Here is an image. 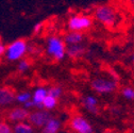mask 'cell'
Here are the masks:
<instances>
[{"instance_id":"25","label":"cell","mask_w":134,"mask_h":133,"mask_svg":"<svg viewBox=\"0 0 134 133\" xmlns=\"http://www.w3.org/2000/svg\"><path fill=\"white\" fill-rule=\"evenodd\" d=\"M128 2H129L132 7H134V0H128Z\"/></svg>"},{"instance_id":"27","label":"cell","mask_w":134,"mask_h":133,"mask_svg":"<svg viewBox=\"0 0 134 133\" xmlns=\"http://www.w3.org/2000/svg\"><path fill=\"white\" fill-rule=\"evenodd\" d=\"M104 133H112V132H110V131H107V132H104Z\"/></svg>"},{"instance_id":"22","label":"cell","mask_w":134,"mask_h":133,"mask_svg":"<svg viewBox=\"0 0 134 133\" xmlns=\"http://www.w3.org/2000/svg\"><path fill=\"white\" fill-rule=\"evenodd\" d=\"M43 27H44V23H42V21L36 23L34 26H33V30H32L33 33H34V34H38V33H41Z\"/></svg>"},{"instance_id":"23","label":"cell","mask_w":134,"mask_h":133,"mask_svg":"<svg viewBox=\"0 0 134 133\" xmlns=\"http://www.w3.org/2000/svg\"><path fill=\"white\" fill-rule=\"evenodd\" d=\"M5 48H7V46H5V45H4L2 42H0V59H1L2 57H4Z\"/></svg>"},{"instance_id":"8","label":"cell","mask_w":134,"mask_h":133,"mask_svg":"<svg viewBox=\"0 0 134 133\" xmlns=\"http://www.w3.org/2000/svg\"><path fill=\"white\" fill-rule=\"evenodd\" d=\"M29 115L30 113L26 108H15L9 112L8 118L10 121H13V123H21L28 119Z\"/></svg>"},{"instance_id":"20","label":"cell","mask_w":134,"mask_h":133,"mask_svg":"<svg viewBox=\"0 0 134 133\" xmlns=\"http://www.w3.org/2000/svg\"><path fill=\"white\" fill-rule=\"evenodd\" d=\"M48 95L53 96V97L59 99L61 97V95H62V88L60 86H52V87H50L48 90Z\"/></svg>"},{"instance_id":"11","label":"cell","mask_w":134,"mask_h":133,"mask_svg":"<svg viewBox=\"0 0 134 133\" xmlns=\"http://www.w3.org/2000/svg\"><path fill=\"white\" fill-rule=\"evenodd\" d=\"M14 91L10 87H0V106H8L15 100Z\"/></svg>"},{"instance_id":"21","label":"cell","mask_w":134,"mask_h":133,"mask_svg":"<svg viewBox=\"0 0 134 133\" xmlns=\"http://www.w3.org/2000/svg\"><path fill=\"white\" fill-rule=\"evenodd\" d=\"M0 133H14V131L9 124L0 123Z\"/></svg>"},{"instance_id":"13","label":"cell","mask_w":134,"mask_h":133,"mask_svg":"<svg viewBox=\"0 0 134 133\" xmlns=\"http://www.w3.org/2000/svg\"><path fill=\"white\" fill-rule=\"evenodd\" d=\"M82 103L88 112L94 113V114L98 113V101L94 96H85Z\"/></svg>"},{"instance_id":"1","label":"cell","mask_w":134,"mask_h":133,"mask_svg":"<svg viewBox=\"0 0 134 133\" xmlns=\"http://www.w3.org/2000/svg\"><path fill=\"white\" fill-rule=\"evenodd\" d=\"M94 19L105 28H113L118 19L115 9L109 4H100L94 11Z\"/></svg>"},{"instance_id":"10","label":"cell","mask_w":134,"mask_h":133,"mask_svg":"<svg viewBox=\"0 0 134 133\" xmlns=\"http://www.w3.org/2000/svg\"><path fill=\"white\" fill-rule=\"evenodd\" d=\"M86 51L85 47L82 44H78V45H71V46H67L66 48V56L72 59V60H78L80 58H82L84 56Z\"/></svg>"},{"instance_id":"17","label":"cell","mask_w":134,"mask_h":133,"mask_svg":"<svg viewBox=\"0 0 134 133\" xmlns=\"http://www.w3.org/2000/svg\"><path fill=\"white\" fill-rule=\"evenodd\" d=\"M31 99H32V95L29 92H21V93L17 94L16 97H15V100L17 102H19V103H23V104H25L26 102L30 101Z\"/></svg>"},{"instance_id":"3","label":"cell","mask_w":134,"mask_h":133,"mask_svg":"<svg viewBox=\"0 0 134 133\" xmlns=\"http://www.w3.org/2000/svg\"><path fill=\"white\" fill-rule=\"evenodd\" d=\"M28 49H29V45L26 40H24V38L15 40L14 42L10 43L7 46L5 52H4V58L9 62L20 61L27 54Z\"/></svg>"},{"instance_id":"18","label":"cell","mask_w":134,"mask_h":133,"mask_svg":"<svg viewBox=\"0 0 134 133\" xmlns=\"http://www.w3.org/2000/svg\"><path fill=\"white\" fill-rule=\"evenodd\" d=\"M31 67V62L27 59H21L20 61H18V64H17V70L19 73H26L30 69Z\"/></svg>"},{"instance_id":"19","label":"cell","mask_w":134,"mask_h":133,"mask_svg":"<svg viewBox=\"0 0 134 133\" xmlns=\"http://www.w3.org/2000/svg\"><path fill=\"white\" fill-rule=\"evenodd\" d=\"M121 94L125 98L129 100H134V88L132 87H124L121 91Z\"/></svg>"},{"instance_id":"12","label":"cell","mask_w":134,"mask_h":133,"mask_svg":"<svg viewBox=\"0 0 134 133\" xmlns=\"http://www.w3.org/2000/svg\"><path fill=\"white\" fill-rule=\"evenodd\" d=\"M48 95V90L45 87H38L32 94V101L34 103V107L38 109H43V102L46 96Z\"/></svg>"},{"instance_id":"4","label":"cell","mask_w":134,"mask_h":133,"mask_svg":"<svg viewBox=\"0 0 134 133\" xmlns=\"http://www.w3.org/2000/svg\"><path fill=\"white\" fill-rule=\"evenodd\" d=\"M94 25V17L87 14H74L67 20V29L69 31L84 32Z\"/></svg>"},{"instance_id":"15","label":"cell","mask_w":134,"mask_h":133,"mask_svg":"<svg viewBox=\"0 0 134 133\" xmlns=\"http://www.w3.org/2000/svg\"><path fill=\"white\" fill-rule=\"evenodd\" d=\"M13 131H14V133H33L32 126L25 121L17 123L15 125Z\"/></svg>"},{"instance_id":"7","label":"cell","mask_w":134,"mask_h":133,"mask_svg":"<svg viewBox=\"0 0 134 133\" xmlns=\"http://www.w3.org/2000/svg\"><path fill=\"white\" fill-rule=\"evenodd\" d=\"M50 118H51L50 113L48 111H45V110L41 109L38 111L30 113L29 117H28V120L35 127H44L48 123V120Z\"/></svg>"},{"instance_id":"6","label":"cell","mask_w":134,"mask_h":133,"mask_svg":"<svg viewBox=\"0 0 134 133\" xmlns=\"http://www.w3.org/2000/svg\"><path fill=\"white\" fill-rule=\"evenodd\" d=\"M70 127L77 133H94L90 123L80 115H76L70 119Z\"/></svg>"},{"instance_id":"14","label":"cell","mask_w":134,"mask_h":133,"mask_svg":"<svg viewBox=\"0 0 134 133\" xmlns=\"http://www.w3.org/2000/svg\"><path fill=\"white\" fill-rule=\"evenodd\" d=\"M60 129V121L55 118H50L44 126L42 133H58Z\"/></svg>"},{"instance_id":"9","label":"cell","mask_w":134,"mask_h":133,"mask_svg":"<svg viewBox=\"0 0 134 133\" xmlns=\"http://www.w3.org/2000/svg\"><path fill=\"white\" fill-rule=\"evenodd\" d=\"M64 42L67 46L71 45H78L82 44L84 41V34L83 32H77V31H69L64 35Z\"/></svg>"},{"instance_id":"16","label":"cell","mask_w":134,"mask_h":133,"mask_svg":"<svg viewBox=\"0 0 134 133\" xmlns=\"http://www.w3.org/2000/svg\"><path fill=\"white\" fill-rule=\"evenodd\" d=\"M57 104H58V98H55L53 96H50V95H47L46 98L44 99L43 108H45L46 110H52L57 107Z\"/></svg>"},{"instance_id":"24","label":"cell","mask_w":134,"mask_h":133,"mask_svg":"<svg viewBox=\"0 0 134 133\" xmlns=\"http://www.w3.org/2000/svg\"><path fill=\"white\" fill-rule=\"evenodd\" d=\"M24 107L28 110V109H30V108H34V103H33V101H32V99L30 101H28V102H26L25 104H24Z\"/></svg>"},{"instance_id":"2","label":"cell","mask_w":134,"mask_h":133,"mask_svg":"<svg viewBox=\"0 0 134 133\" xmlns=\"http://www.w3.org/2000/svg\"><path fill=\"white\" fill-rule=\"evenodd\" d=\"M66 48L64 38L58 35H50L46 41V53L54 61H62L65 58Z\"/></svg>"},{"instance_id":"5","label":"cell","mask_w":134,"mask_h":133,"mask_svg":"<svg viewBox=\"0 0 134 133\" xmlns=\"http://www.w3.org/2000/svg\"><path fill=\"white\" fill-rule=\"evenodd\" d=\"M92 88L99 94H110L113 93L117 87V82L105 78H95L91 82Z\"/></svg>"},{"instance_id":"26","label":"cell","mask_w":134,"mask_h":133,"mask_svg":"<svg viewBox=\"0 0 134 133\" xmlns=\"http://www.w3.org/2000/svg\"><path fill=\"white\" fill-rule=\"evenodd\" d=\"M132 62L134 63V54H133V57H132Z\"/></svg>"}]
</instances>
